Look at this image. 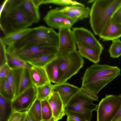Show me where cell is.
<instances>
[{"instance_id":"1","label":"cell","mask_w":121,"mask_h":121,"mask_svg":"<svg viewBox=\"0 0 121 121\" xmlns=\"http://www.w3.org/2000/svg\"><path fill=\"white\" fill-rule=\"evenodd\" d=\"M33 21L23 8L21 0H7L0 13V27L4 35L31 26Z\"/></svg>"},{"instance_id":"2","label":"cell","mask_w":121,"mask_h":121,"mask_svg":"<svg viewBox=\"0 0 121 121\" xmlns=\"http://www.w3.org/2000/svg\"><path fill=\"white\" fill-rule=\"evenodd\" d=\"M116 66L94 63L86 69L82 78V87L87 88L97 95L105 86L121 74Z\"/></svg>"},{"instance_id":"3","label":"cell","mask_w":121,"mask_h":121,"mask_svg":"<svg viewBox=\"0 0 121 121\" xmlns=\"http://www.w3.org/2000/svg\"><path fill=\"white\" fill-rule=\"evenodd\" d=\"M121 0H95L90 9V23L95 34L99 35L117 8Z\"/></svg>"},{"instance_id":"4","label":"cell","mask_w":121,"mask_h":121,"mask_svg":"<svg viewBox=\"0 0 121 121\" xmlns=\"http://www.w3.org/2000/svg\"><path fill=\"white\" fill-rule=\"evenodd\" d=\"M59 42L58 33L53 29L41 26L33 28L32 31L25 36L9 46L12 49L34 44L58 47Z\"/></svg>"},{"instance_id":"5","label":"cell","mask_w":121,"mask_h":121,"mask_svg":"<svg viewBox=\"0 0 121 121\" xmlns=\"http://www.w3.org/2000/svg\"><path fill=\"white\" fill-rule=\"evenodd\" d=\"M57 58L60 72L58 84L66 82L77 73L84 63L82 57L77 50L57 54Z\"/></svg>"},{"instance_id":"6","label":"cell","mask_w":121,"mask_h":121,"mask_svg":"<svg viewBox=\"0 0 121 121\" xmlns=\"http://www.w3.org/2000/svg\"><path fill=\"white\" fill-rule=\"evenodd\" d=\"M93 100L80 91L73 96L66 107L65 114L77 116L84 121H91L93 111L98 105L93 103Z\"/></svg>"},{"instance_id":"7","label":"cell","mask_w":121,"mask_h":121,"mask_svg":"<svg viewBox=\"0 0 121 121\" xmlns=\"http://www.w3.org/2000/svg\"><path fill=\"white\" fill-rule=\"evenodd\" d=\"M121 107V94L107 95L98 104L97 121H111Z\"/></svg>"},{"instance_id":"8","label":"cell","mask_w":121,"mask_h":121,"mask_svg":"<svg viewBox=\"0 0 121 121\" xmlns=\"http://www.w3.org/2000/svg\"><path fill=\"white\" fill-rule=\"evenodd\" d=\"M7 51L24 61L28 63L31 60L42 55L58 53V47L45 45L34 44L28 45L18 49L7 48Z\"/></svg>"},{"instance_id":"9","label":"cell","mask_w":121,"mask_h":121,"mask_svg":"<svg viewBox=\"0 0 121 121\" xmlns=\"http://www.w3.org/2000/svg\"><path fill=\"white\" fill-rule=\"evenodd\" d=\"M43 20L50 28L59 29L64 27L70 28L78 21L69 17L58 8L49 11Z\"/></svg>"},{"instance_id":"10","label":"cell","mask_w":121,"mask_h":121,"mask_svg":"<svg viewBox=\"0 0 121 121\" xmlns=\"http://www.w3.org/2000/svg\"><path fill=\"white\" fill-rule=\"evenodd\" d=\"M37 98L36 88L33 86L15 97L11 102L13 112L28 111Z\"/></svg>"},{"instance_id":"11","label":"cell","mask_w":121,"mask_h":121,"mask_svg":"<svg viewBox=\"0 0 121 121\" xmlns=\"http://www.w3.org/2000/svg\"><path fill=\"white\" fill-rule=\"evenodd\" d=\"M76 43H81L94 50L100 55L104 47L88 30L83 27H75L72 30Z\"/></svg>"},{"instance_id":"12","label":"cell","mask_w":121,"mask_h":121,"mask_svg":"<svg viewBox=\"0 0 121 121\" xmlns=\"http://www.w3.org/2000/svg\"><path fill=\"white\" fill-rule=\"evenodd\" d=\"M59 42L58 54L76 50V42L70 28H63L59 29Z\"/></svg>"},{"instance_id":"13","label":"cell","mask_w":121,"mask_h":121,"mask_svg":"<svg viewBox=\"0 0 121 121\" xmlns=\"http://www.w3.org/2000/svg\"><path fill=\"white\" fill-rule=\"evenodd\" d=\"M80 90V88L65 82L53 85L52 92L58 93L65 108L71 99Z\"/></svg>"},{"instance_id":"14","label":"cell","mask_w":121,"mask_h":121,"mask_svg":"<svg viewBox=\"0 0 121 121\" xmlns=\"http://www.w3.org/2000/svg\"><path fill=\"white\" fill-rule=\"evenodd\" d=\"M48 100L52 109L54 121H58L65 115V108L57 92H52Z\"/></svg>"},{"instance_id":"15","label":"cell","mask_w":121,"mask_h":121,"mask_svg":"<svg viewBox=\"0 0 121 121\" xmlns=\"http://www.w3.org/2000/svg\"><path fill=\"white\" fill-rule=\"evenodd\" d=\"M99 36L104 41L119 39L121 37V24L115 23L110 19Z\"/></svg>"},{"instance_id":"16","label":"cell","mask_w":121,"mask_h":121,"mask_svg":"<svg viewBox=\"0 0 121 121\" xmlns=\"http://www.w3.org/2000/svg\"><path fill=\"white\" fill-rule=\"evenodd\" d=\"M43 0H21L24 10L34 23L38 22L40 19L39 6Z\"/></svg>"},{"instance_id":"17","label":"cell","mask_w":121,"mask_h":121,"mask_svg":"<svg viewBox=\"0 0 121 121\" xmlns=\"http://www.w3.org/2000/svg\"><path fill=\"white\" fill-rule=\"evenodd\" d=\"M59 9L69 17L78 20L88 18L90 10L88 7L75 5L66 6Z\"/></svg>"},{"instance_id":"18","label":"cell","mask_w":121,"mask_h":121,"mask_svg":"<svg viewBox=\"0 0 121 121\" xmlns=\"http://www.w3.org/2000/svg\"><path fill=\"white\" fill-rule=\"evenodd\" d=\"M29 72L32 84L36 87L51 82L44 67L32 66Z\"/></svg>"},{"instance_id":"19","label":"cell","mask_w":121,"mask_h":121,"mask_svg":"<svg viewBox=\"0 0 121 121\" xmlns=\"http://www.w3.org/2000/svg\"><path fill=\"white\" fill-rule=\"evenodd\" d=\"M44 68L50 82L55 84H58L60 78V72L57 57L47 65Z\"/></svg>"},{"instance_id":"20","label":"cell","mask_w":121,"mask_h":121,"mask_svg":"<svg viewBox=\"0 0 121 121\" xmlns=\"http://www.w3.org/2000/svg\"><path fill=\"white\" fill-rule=\"evenodd\" d=\"M33 28H27L4 35L0 39L6 46L12 44L25 36L32 30Z\"/></svg>"},{"instance_id":"21","label":"cell","mask_w":121,"mask_h":121,"mask_svg":"<svg viewBox=\"0 0 121 121\" xmlns=\"http://www.w3.org/2000/svg\"><path fill=\"white\" fill-rule=\"evenodd\" d=\"M23 69L18 68L11 69L9 73L6 77L11 87L15 97L17 96L18 94Z\"/></svg>"},{"instance_id":"22","label":"cell","mask_w":121,"mask_h":121,"mask_svg":"<svg viewBox=\"0 0 121 121\" xmlns=\"http://www.w3.org/2000/svg\"><path fill=\"white\" fill-rule=\"evenodd\" d=\"M78 52L84 57L94 63H98L100 60V56L92 48L80 43H76Z\"/></svg>"},{"instance_id":"23","label":"cell","mask_w":121,"mask_h":121,"mask_svg":"<svg viewBox=\"0 0 121 121\" xmlns=\"http://www.w3.org/2000/svg\"><path fill=\"white\" fill-rule=\"evenodd\" d=\"M7 64L11 69L18 68L30 69L32 66L6 51Z\"/></svg>"},{"instance_id":"24","label":"cell","mask_w":121,"mask_h":121,"mask_svg":"<svg viewBox=\"0 0 121 121\" xmlns=\"http://www.w3.org/2000/svg\"><path fill=\"white\" fill-rule=\"evenodd\" d=\"M11 101L0 94V121H7L12 111Z\"/></svg>"},{"instance_id":"25","label":"cell","mask_w":121,"mask_h":121,"mask_svg":"<svg viewBox=\"0 0 121 121\" xmlns=\"http://www.w3.org/2000/svg\"><path fill=\"white\" fill-rule=\"evenodd\" d=\"M0 94L11 101L15 97L11 87L6 77L0 78Z\"/></svg>"},{"instance_id":"26","label":"cell","mask_w":121,"mask_h":121,"mask_svg":"<svg viewBox=\"0 0 121 121\" xmlns=\"http://www.w3.org/2000/svg\"><path fill=\"white\" fill-rule=\"evenodd\" d=\"M56 54L44 55L34 59L28 63L32 66L44 67L57 57Z\"/></svg>"},{"instance_id":"27","label":"cell","mask_w":121,"mask_h":121,"mask_svg":"<svg viewBox=\"0 0 121 121\" xmlns=\"http://www.w3.org/2000/svg\"><path fill=\"white\" fill-rule=\"evenodd\" d=\"M33 86V85L30 76L29 69H23L20 81L18 95L26 89Z\"/></svg>"},{"instance_id":"28","label":"cell","mask_w":121,"mask_h":121,"mask_svg":"<svg viewBox=\"0 0 121 121\" xmlns=\"http://www.w3.org/2000/svg\"><path fill=\"white\" fill-rule=\"evenodd\" d=\"M35 121H42L41 101L37 98L28 111Z\"/></svg>"},{"instance_id":"29","label":"cell","mask_w":121,"mask_h":121,"mask_svg":"<svg viewBox=\"0 0 121 121\" xmlns=\"http://www.w3.org/2000/svg\"><path fill=\"white\" fill-rule=\"evenodd\" d=\"M53 85L49 82L36 88L37 98L40 101L47 99L52 92Z\"/></svg>"},{"instance_id":"30","label":"cell","mask_w":121,"mask_h":121,"mask_svg":"<svg viewBox=\"0 0 121 121\" xmlns=\"http://www.w3.org/2000/svg\"><path fill=\"white\" fill-rule=\"evenodd\" d=\"M43 120L48 121L53 117L52 111L48 99L41 101Z\"/></svg>"},{"instance_id":"31","label":"cell","mask_w":121,"mask_h":121,"mask_svg":"<svg viewBox=\"0 0 121 121\" xmlns=\"http://www.w3.org/2000/svg\"><path fill=\"white\" fill-rule=\"evenodd\" d=\"M110 56L113 58L121 56V41L119 39L112 41V44L108 50Z\"/></svg>"},{"instance_id":"32","label":"cell","mask_w":121,"mask_h":121,"mask_svg":"<svg viewBox=\"0 0 121 121\" xmlns=\"http://www.w3.org/2000/svg\"><path fill=\"white\" fill-rule=\"evenodd\" d=\"M52 4L65 6L72 5L85 6L83 4L73 0H43L42 4Z\"/></svg>"},{"instance_id":"33","label":"cell","mask_w":121,"mask_h":121,"mask_svg":"<svg viewBox=\"0 0 121 121\" xmlns=\"http://www.w3.org/2000/svg\"><path fill=\"white\" fill-rule=\"evenodd\" d=\"M6 46L0 39V67L7 63Z\"/></svg>"},{"instance_id":"34","label":"cell","mask_w":121,"mask_h":121,"mask_svg":"<svg viewBox=\"0 0 121 121\" xmlns=\"http://www.w3.org/2000/svg\"><path fill=\"white\" fill-rule=\"evenodd\" d=\"M110 19L115 23L121 24V5L114 12Z\"/></svg>"},{"instance_id":"35","label":"cell","mask_w":121,"mask_h":121,"mask_svg":"<svg viewBox=\"0 0 121 121\" xmlns=\"http://www.w3.org/2000/svg\"><path fill=\"white\" fill-rule=\"evenodd\" d=\"M80 91L82 92L93 100L98 101L99 99L97 95L89 90L84 87L80 88Z\"/></svg>"},{"instance_id":"36","label":"cell","mask_w":121,"mask_h":121,"mask_svg":"<svg viewBox=\"0 0 121 121\" xmlns=\"http://www.w3.org/2000/svg\"><path fill=\"white\" fill-rule=\"evenodd\" d=\"M11 70L7 63L0 67V78L6 77Z\"/></svg>"},{"instance_id":"37","label":"cell","mask_w":121,"mask_h":121,"mask_svg":"<svg viewBox=\"0 0 121 121\" xmlns=\"http://www.w3.org/2000/svg\"><path fill=\"white\" fill-rule=\"evenodd\" d=\"M22 112H12L7 121H19Z\"/></svg>"},{"instance_id":"38","label":"cell","mask_w":121,"mask_h":121,"mask_svg":"<svg viewBox=\"0 0 121 121\" xmlns=\"http://www.w3.org/2000/svg\"><path fill=\"white\" fill-rule=\"evenodd\" d=\"M66 121H84L82 119L77 116L71 114L67 113Z\"/></svg>"},{"instance_id":"39","label":"cell","mask_w":121,"mask_h":121,"mask_svg":"<svg viewBox=\"0 0 121 121\" xmlns=\"http://www.w3.org/2000/svg\"><path fill=\"white\" fill-rule=\"evenodd\" d=\"M111 121H121V107L116 115Z\"/></svg>"},{"instance_id":"40","label":"cell","mask_w":121,"mask_h":121,"mask_svg":"<svg viewBox=\"0 0 121 121\" xmlns=\"http://www.w3.org/2000/svg\"><path fill=\"white\" fill-rule=\"evenodd\" d=\"M25 121H35L31 114L27 111Z\"/></svg>"},{"instance_id":"41","label":"cell","mask_w":121,"mask_h":121,"mask_svg":"<svg viewBox=\"0 0 121 121\" xmlns=\"http://www.w3.org/2000/svg\"><path fill=\"white\" fill-rule=\"evenodd\" d=\"M28 111L23 112L19 121H25Z\"/></svg>"},{"instance_id":"42","label":"cell","mask_w":121,"mask_h":121,"mask_svg":"<svg viewBox=\"0 0 121 121\" xmlns=\"http://www.w3.org/2000/svg\"><path fill=\"white\" fill-rule=\"evenodd\" d=\"M7 1V0H4L1 4L0 8V13L1 12L4 8Z\"/></svg>"},{"instance_id":"43","label":"cell","mask_w":121,"mask_h":121,"mask_svg":"<svg viewBox=\"0 0 121 121\" xmlns=\"http://www.w3.org/2000/svg\"><path fill=\"white\" fill-rule=\"evenodd\" d=\"M54 119L53 117L51 119L49 120L48 121H43V120L42 121H54Z\"/></svg>"},{"instance_id":"44","label":"cell","mask_w":121,"mask_h":121,"mask_svg":"<svg viewBox=\"0 0 121 121\" xmlns=\"http://www.w3.org/2000/svg\"></svg>"},{"instance_id":"45","label":"cell","mask_w":121,"mask_h":121,"mask_svg":"<svg viewBox=\"0 0 121 121\" xmlns=\"http://www.w3.org/2000/svg\"></svg>"}]
</instances>
